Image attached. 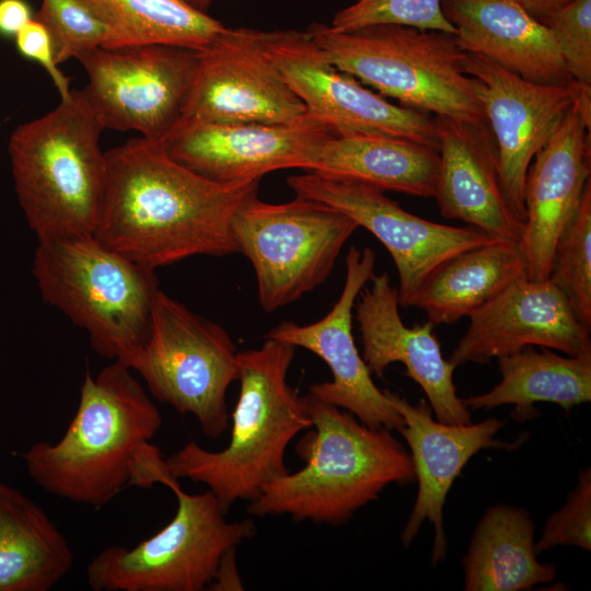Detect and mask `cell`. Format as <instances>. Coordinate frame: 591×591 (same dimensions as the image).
<instances>
[{"label": "cell", "mask_w": 591, "mask_h": 591, "mask_svg": "<svg viewBox=\"0 0 591 591\" xmlns=\"http://www.w3.org/2000/svg\"><path fill=\"white\" fill-rule=\"evenodd\" d=\"M304 397L312 430L296 445L304 466L265 487L250 501L251 515L343 525L389 485L416 480L410 453L390 429L369 427L309 393Z\"/></svg>", "instance_id": "3"}, {"label": "cell", "mask_w": 591, "mask_h": 591, "mask_svg": "<svg viewBox=\"0 0 591 591\" xmlns=\"http://www.w3.org/2000/svg\"><path fill=\"white\" fill-rule=\"evenodd\" d=\"M529 511L499 503L479 519L463 557L465 591H524L553 581L557 569L535 553Z\"/></svg>", "instance_id": "26"}, {"label": "cell", "mask_w": 591, "mask_h": 591, "mask_svg": "<svg viewBox=\"0 0 591 591\" xmlns=\"http://www.w3.org/2000/svg\"><path fill=\"white\" fill-rule=\"evenodd\" d=\"M33 16L25 0H0V36L14 38Z\"/></svg>", "instance_id": "36"}, {"label": "cell", "mask_w": 591, "mask_h": 591, "mask_svg": "<svg viewBox=\"0 0 591 591\" xmlns=\"http://www.w3.org/2000/svg\"><path fill=\"white\" fill-rule=\"evenodd\" d=\"M464 69L477 80V95L498 151L503 192L524 220L529 166L575 103L581 83H535L470 53Z\"/></svg>", "instance_id": "17"}, {"label": "cell", "mask_w": 591, "mask_h": 591, "mask_svg": "<svg viewBox=\"0 0 591 591\" xmlns=\"http://www.w3.org/2000/svg\"><path fill=\"white\" fill-rule=\"evenodd\" d=\"M548 279L565 293L579 321L591 329V182L555 246Z\"/></svg>", "instance_id": "30"}, {"label": "cell", "mask_w": 591, "mask_h": 591, "mask_svg": "<svg viewBox=\"0 0 591 591\" xmlns=\"http://www.w3.org/2000/svg\"><path fill=\"white\" fill-rule=\"evenodd\" d=\"M119 361L86 374L77 412L56 443L38 441L21 454L30 477L62 499L101 508L128 486L141 487L162 416Z\"/></svg>", "instance_id": "2"}, {"label": "cell", "mask_w": 591, "mask_h": 591, "mask_svg": "<svg viewBox=\"0 0 591 591\" xmlns=\"http://www.w3.org/2000/svg\"><path fill=\"white\" fill-rule=\"evenodd\" d=\"M173 519L134 548L109 546L86 567L93 591H202L213 580L223 554L256 534L251 520L229 522L215 495H189L179 482Z\"/></svg>", "instance_id": "8"}, {"label": "cell", "mask_w": 591, "mask_h": 591, "mask_svg": "<svg viewBox=\"0 0 591 591\" xmlns=\"http://www.w3.org/2000/svg\"><path fill=\"white\" fill-rule=\"evenodd\" d=\"M559 545L591 551L590 467L579 472L577 484L568 495L565 506L547 518L534 547L538 555Z\"/></svg>", "instance_id": "34"}, {"label": "cell", "mask_w": 591, "mask_h": 591, "mask_svg": "<svg viewBox=\"0 0 591 591\" xmlns=\"http://www.w3.org/2000/svg\"><path fill=\"white\" fill-rule=\"evenodd\" d=\"M236 547L228 549L220 559L216 576L208 587L212 591L243 590L240 578L235 553Z\"/></svg>", "instance_id": "37"}, {"label": "cell", "mask_w": 591, "mask_h": 591, "mask_svg": "<svg viewBox=\"0 0 591 591\" xmlns=\"http://www.w3.org/2000/svg\"><path fill=\"white\" fill-rule=\"evenodd\" d=\"M590 128L576 99L529 166L524 229L519 244L531 280L548 279L555 246L591 182Z\"/></svg>", "instance_id": "20"}, {"label": "cell", "mask_w": 591, "mask_h": 591, "mask_svg": "<svg viewBox=\"0 0 591 591\" xmlns=\"http://www.w3.org/2000/svg\"><path fill=\"white\" fill-rule=\"evenodd\" d=\"M105 25V48L170 45L200 50L223 25L186 0H81Z\"/></svg>", "instance_id": "29"}, {"label": "cell", "mask_w": 591, "mask_h": 591, "mask_svg": "<svg viewBox=\"0 0 591 591\" xmlns=\"http://www.w3.org/2000/svg\"><path fill=\"white\" fill-rule=\"evenodd\" d=\"M294 356V346L267 337L260 347L239 352L240 393L228 445L213 452L187 442L165 457L171 476L206 485L227 513L289 473L286 450L312 427L305 397L288 383Z\"/></svg>", "instance_id": "4"}, {"label": "cell", "mask_w": 591, "mask_h": 591, "mask_svg": "<svg viewBox=\"0 0 591 591\" xmlns=\"http://www.w3.org/2000/svg\"><path fill=\"white\" fill-rule=\"evenodd\" d=\"M391 405L404 419L397 431L410 450L418 491L413 510L402 531L401 541L408 547L427 520L434 528L431 563L445 559L448 540L443 528V507L448 493L471 457L483 449H517L524 438L507 442L496 439L505 419L489 417L476 424L451 425L432 418L425 399L412 405L405 397L384 391Z\"/></svg>", "instance_id": "19"}, {"label": "cell", "mask_w": 591, "mask_h": 591, "mask_svg": "<svg viewBox=\"0 0 591 591\" xmlns=\"http://www.w3.org/2000/svg\"><path fill=\"white\" fill-rule=\"evenodd\" d=\"M356 320L362 345V359L371 374L383 376L391 363L401 362L406 375L424 391L437 420L451 425L471 424V410L460 398L453 382L455 367L443 358L427 321L407 327L398 312L397 288L387 273L373 274L369 288L360 291Z\"/></svg>", "instance_id": "21"}, {"label": "cell", "mask_w": 591, "mask_h": 591, "mask_svg": "<svg viewBox=\"0 0 591 591\" xmlns=\"http://www.w3.org/2000/svg\"><path fill=\"white\" fill-rule=\"evenodd\" d=\"M375 262L372 248L351 246L346 256L345 283L332 310L308 325L285 321L266 337L308 349L328 366L333 380L313 383L310 395L349 412L369 427L398 430L404 419L374 384L352 335V309L374 274Z\"/></svg>", "instance_id": "16"}, {"label": "cell", "mask_w": 591, "mask_h": 591, "mask_svg": "<svg viewBox=\"0 0 591 591\" xmlns=\"http://www.w3.org/2000/svg\"><path fill=\"white\" fill-rule=\"evenodd\" d=\"M296 196L324 202L371 232L387 250L398 274V303L408 306L425 278L444 259L497 239L473 227L436 223L406 211L373 186L315 172L292 175Z\"/></svg>", "instance_id": "14"}, {"label": "cell", "mask_w": 591, "mask_h": 591, "mask_svg": "<svg viewBox=\"0 0 591 591\" xmlns=\"http://www.w3.org/2000/svg\"><path fill=\"white\" fill-rule=\"evenodd\" d=\"M18 51L24 58L38 62L50 76L60 99L70 95V79L58 68L51 40L46 28L32 19L14 37Z\"/></svg>", "instance_id": "35"}, {"label": "cell", "mask_w": 591, "mask_h": 591, "mask_svg": "<svg viewBox=\"0 0 591 591\" xmlns=\"http://www.w3.org/2000/svg\"><path fill=\"white\" fill-rule=\"evenodd\" d=\"M104 126L83 90L19 125L8 151L14 188L38 242L93 234L106 183Z\"/></svg>", "instance_id": "5"}, {"label": "cell", "mask_w": 591, "mask_h": 591, "mask_svg": "<svg viewBox=\"0 0 591 591\" xmlns=\"http://www.w3.org/2000/svg\"><path fill=\"white\" fill-rule=\"evenodd\" d=\"M236 346L229 333L159 290L147 341L132 361L151 395L193 415L204 434L229 428L228 389L237 381Z\"/></svg>", "instance_id": "9"}, {"label": "cell", "mask_w": 591, "mask_h": 591, "mask_svg": "<svg viewBox=\"0 0 591 591\" xmlns=\"http://www.w3.org/2000/svg\"><path fill=\"white\" fill-rule=\"evenodd\" d=\"M73 561L67 537L49 515L0 482V591H49Z\"/></svg>", "instance_id": "27"}, {"label": "cell", "mask_w": 591, "mask_h": 591, "mask_svg": "<svg viewBox=\"0 0 591 591\" xmlns=\"http://www.w3.org/2000/svg\"><path fill=\"white\" fill-rule=\"evenodd\" d=\"M438 171V149L405 138L354 135L325 141L308 172L430 198Z\"/></svg>", "instance_id": "24"}, {"label": "cell", "mask_w": 591, "mask_h": 591, "mask_svg": "<svg viewBox=\"0 0 591 591\" xmlns=\"http://www.w3.org/2000/svg\"><path fill=\"white\" fill-rule=\"evenodd\" d=\"M468 318L465 334L448 359L455 368L467 362L487 363L528 346L568 356L591 355L590 328L549 279H515Z\"/></svg>", "instance_id": "18"}, {"label": "cell", "mask_w": 591, "mask_h": 591, "mask_svg": "<svg viewBox=\"0 0 591 591\" xmlns=\"http://www.w3.org/2000/svg\"><path fill=\"white\" fill-rule=\"evenodd\" d=\"M32 273L43 300L83 328L99 355L130 368L149 335L154 269L85 234L38 242Z\"/></svg>", "instance_id": "6"}, {"label": "cell", "mask_w": 591, "mask_h": 591, "mask_svg": "<svg viewBox=\"0 0 591 591\" xmlns=\"http://www.w3.org/2000/svg\"><path fill=\"white\" fill-rule=\"evenodd\" d=\"M524 276L526 263L520 244L496 240L440 263L421 282L408 306L422 310L434 325L452 324L468 317Z\"/></svg>", "instance_id": "25"}, {"label": "cell", "mask_w": 591, "mask_h": 591, "mask_svg": "<svg viewBox=\"0 0 591 591\" xmlns=\"http://www.w3.org/2000/svg\"><path fill=\"white\" fill-rule=\"evenodd\" d=\"M48 32L60 63L103 47L106 27L81 0H42L33 16Z\"/></svg>", "instance_id": "31"}, {"label": "cell", "mask_w": 591, "mask_h": 591, "mask_svg": "<svg viewBox=\"0 0 591 591\" xmlns=\"http://www.w3.org/2000/svg\"><path fill=\"white\" fill-rule=\"evenodd\" d=\"M358 228L344 212L301 196L283 204L256 196L239 208L232 221L239 253L254 268L258 302L268 313L325 282Z\"/></svg>", "instance_id": "10"}, {"label": "cell", "mask_w": 591, "mask_h": 591, "mask_svg": "<svg viewBox=\"0 0 591 591\" xmlns=\"http://www.w3.org/2000/svg\"><path fill=\"white\" fill-rule=\"evenodd\" d=\"M104 128L160 141L183 116L198 50L170 45L99 47L77 58Z\"/></svg>", "instance_id": "11"}, {"label": "cell", "mask_w": 591, "mask_h": 591, "mask_svg": "<svg viewBox=\"0 0 591 591\" xmlns=\"http://www.w3.org/2000/svg\"><path fill=\"white\" fill-rule=\"evenodd\" d=\"M456 30L459 47L480 55L525 80L542 84L575 81L552 32L514 0H441Z\"/></svg>", "instance_id": "23"}, {"label": "cell", "mask_w": 591, "mask_h": 591, "mask_svg": "<svg viewBox=\"0 0 591 591\" xmlns=\"http://www.w3.org/2000/svg\"><path fill=\"white\" fill-rule=\"evenodd\" d=\"M439 171L433 197L440 213L497 240L520 242L524 220L501 184L498 151L488 123L433 116Z\"/></svg>", "instance_id": "22"}, {"label": "cell", "mask_w": 591, "mask_h": 591, "mask_svg": "<svg viewBox=\"0 0 591 591\" xmlns=\"http://www.w3.org/2000/svg\"><path fill=\"white\" fill-rule=\"evenodd\" d=\"M306 30L331 63L379 94L433 116L487 121L455 34L396 24L341 32L313 23Z\"/></svg>", "instance_id": "7"}, {"label": "cell", "mask_w": 591, "mask_h": 591, "mask_svg": "<svg viewBox=\"0 0 591 591\" xmlns=\"http://www.w3.org/2000/svg\"><path fill=\"white\" fill-rule=\"evenodd\" d=\"M186 1L190 3L192 5H194L195 8L205 12L207 11L211 2V0H186Z\"/></svg>", "instance_id": "39"}, {"label": "cell", "mask_w": 591, "mask_h": 591, "mask_svg": "<svg viewBox=\"0 0 591 591\" xmlns=\"http://www.w3.org/2000/svg\"><path fill=\"white\" fill-rule=\"evenodd\" d=\"M541 22L554 35L568 74L591 84V0H573Z\"/></svg>", "instance_id": "33"}, {"label": "cell", "mask_w": 591, "mask_h": 591, "mask_svg": "<svg viewBox=\"0 0 591 591\" xmlns=\"http://www.w3.org/2000/svg\"><path fill=\"white\" fill-rule=\"evenodd\" d=\"M374 24L456 34L442 12L441 0H354L334 15L329 26L346 32Z\"/></svg>", "instance_id": "32"}, {"label": "cell", "mask_w": 591, "mask_h": 591, "mask_svg": "<svg viewBox=\"0 0 591 591\" xmlns=\"http://www.w3.org/2000/svg\"><path fill=\"white\" fill-rule=\"evenodd\" d=\"M265 50L309 114L337 136L376 135L438 149L433 117L399 106L331 63L308 30L265 31Z\"/></svg>", "instance_id": "12"}, {"label": "cell", "mask_w": 591, "mask_h": 591, "mask_svg": "<svg viewBox=\"0 0 591 591\" xmlns=\"http://www.w3.org/2000/svg\"><path fill=\"white\" fill-rule=\"evenodd\" d=\"M537 21L567 5L573 0H514Z\"/></svg>", "instance_id": "38"}, {"label": "cell", "mask_w": 591, "mask_h": 591, "mask_svg": "<svg viewBox=\"0 0 591 591\" xmlns=\"http://www.w3.org/2000/svg\"><path fill=\"white\" fill-rule=\"evenodd\" d=\"M264 33L223 27L198 50L183 116L222 124H288L308 114L267 55Z\"/></svg>", "instance_id": "15"}, {"label": "cell", "mask_w": 591, "mask_h": 591, "mask_svg": "<svg viewBox=\"0 0 591 591\" xmlns=\"http://www.w3.org/2000/svg\"><path fill=\"white\" fill-rule=\"evenodd\" d=\"M334 136L309 113L288 124H222L182 116L159 142L170 158L201 177L242 184L285 169L311 171L320 148Z\"/></svg>", "instance_id": "13"}, {"label": "cell", "mask_w": 591, "mask_h": 591, "mask_svg": "<svg viewBox=\"0 0 591 591\" xmlns=\"http://www.w3.org/2000/svg\"><path fill=\"white\" fill-rule=\"evenodd\" d=\"M105 154V190L93 232L105 246L154 270L195 255L239 253L232 221L257 196L259 181L211 182L143 137Z\"/></svg>", "instance_id": "1"}, {"label": "cell", "mask_w": 591, "mask_h": 591, "mask_svg": "<svg viewBox=\"0 0 591 591\" xmlns=\"http://www.w3.org/2000/svg\"><path fill=\"white\" fill-rule=\"evenodd\" d=\"M497 359L500 382L463 399L470 410L513 405V418L523 421L535 417V403H554L569 412L591 401V355L563 356L528 346Z\"/></svg>", "instance_id": "28"}]
</instances>
